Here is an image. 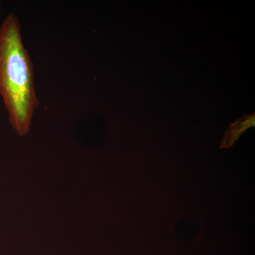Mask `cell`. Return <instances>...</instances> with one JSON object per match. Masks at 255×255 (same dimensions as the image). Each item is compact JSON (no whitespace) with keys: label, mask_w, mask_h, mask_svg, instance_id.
Listing matches in <instances>:
<instances>
[{"label":"cell","mask_w":255,"mask_h":255,"mask_svg":"<svg viewBox=\"0 0 255 255\" xmlns=\"http://www.w3.org/2000/svg\"><path fill=\"white\" fill-rule=\"evenodd\" d=\"M0 96L11 127L26 136L39 101L33 62L23 45L19 20L12 13L0 24Z\"/></svg>","instance_id":"cell-1"},{"label":"cell","mask_w":255,"mask_h":255,"mask_svg":"<svg viewBox=\"0 0 255 255\" xmlns=\"http://www.w3.org/2000/svg\"><path fill=\"white\" fill-rule=\"evenodd\" d=\"M0 12H1V1H0Z\"/></svg>","instance_id":"cell-2"}]
</instances>
